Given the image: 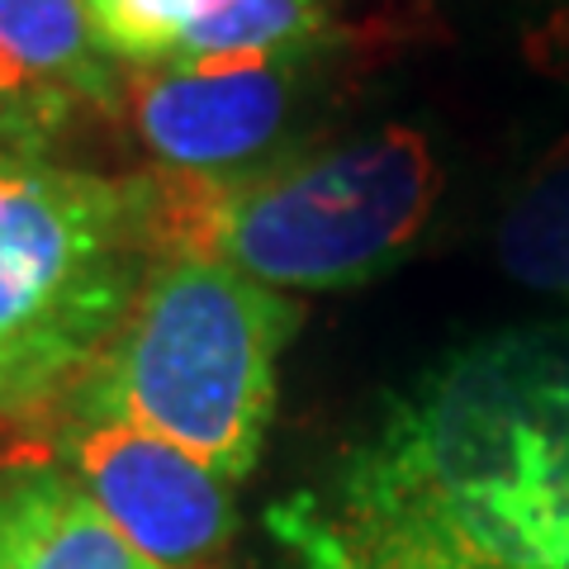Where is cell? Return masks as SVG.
<instances>
[{
    "label": "cell",
    "instance_id": "cell-12",
    "mask_svg": "<svg viewBox=\"0 0 569 569\" xmlns=\"http://www.w3.org/2000/svg\"><path fill=\"white\" fill-rule=\"evenodd\" d=\"M71 110H77V104H67L62 96L24 81L14 67L0 62V157L43 162L52 138L67 129Z\"/></svg>",
    "mask_w": 569,
    "mask_h": 569
},
{
    "label": "cell",
    "instance_id": "cell-3",
    "mask_svg": "<svg viewBox=\"0 0 569 569\" xmlns=\"http://www.w3.org/2000/svg\"><path fill=\"white\" fill-rule=\"evenodd\" d=\"M299 305L204 257L157 261L104 356L71 389V418H123L228 485L252 475L280 399Z\"/></svg>",
    "mask_w": 569,
    "mask_h": 569
},
{
    "label": "cell",
    "instance_id": "cell-1",
    "mask_svg": "<svg viewBox=\"0 0 569 569\" xmlns=\"http://www.w3.org/2000/svg\"><path fill=\"white\" fill-rule=\"evenodd\" d=\"M266 527L295 569H569V332L437 356Z\"/></svg>",
    "mask_w": 569,
    "mask_h": 569
},
{
    "label": "cell",
    "instance_id": "cell-4",
    "mask_svg": "<svg viewBox=\"0 0 569 569\" xmlns=\"http://www.w3.org/2000/svg\"><path fill=\"white\" fill-rule=\"evenodd\" d=\"M152 266L138 176L0 157V408L71 395Z\"/></svg>",
    "mask_w": 569,
    "mask_h": 569
},
{
    "label": "cell",
    "instance_id": "cell-5",
    "mask_svg": "<svg viewBox=\"0 0 569 569\" xmlns=\"http://www.w3.org/2000/svg\"><path fill=\"white\" fill-rule=\"evenodd\" d=\"M332 43L276 58H167L138 67L123 77V110L142 148L171 171H257L295 152V119L313 104Z\"/></svg>",
    "mask_w": 569,
    "mask_h": 569
},
{
    "label": "cell",
    "instance_id": "cell-13",
    "mask_svg": "<svg viewBox=\"0 0 569 569\" xmlns=\"http://www.w3.org/2000/svg\"><path fill=\"white\" fill-rule=\"evenodd\" d=\"M531 58H537V67L556 71V77H569V10L550 14V20L531 33Z\"/></svg>",
    "mask_w": 569,
    "mask_h": 569
},
{
    "label": "cell",
    "instance_id": "cell-8",
    "mask_svg": "<svg viewBox=\"0 0 569 569\" xmlns=\"http://www.w3.org/2000/svg\"><path fill=\"white\" fill-rule=\"evenodd\" d=\"M0 62L67 104H123V77L96 39L86 0H0Z\"/></svg>",
    "mask_w": 569,
    "mask_h": 569
},
{
    "label": "cell",
    "instance_id": "cell-9",
    "mask_svg": "<svg viewBox=\"0 0 569 569\" xmlns=\"http://www.w3.org/2000/svg\"><path fill=\"white\" fill-rule=\"evenodd\" d=\"M498 261L531 290L569 299V133L531 162L498 223Z\"/></svg>",
    "mask_w": 569,
    "mask_h": 569
},
{
    "label": "cell",
    "instance_id": "cell-6",
    "mask_svg": "<svg viewBox=\"0 0 569 569\" xmlns=\"http://www.w3.org/2000/svg\"><path fill=\"white\" fill-rule=\"evenodd\" d=\"M67 451L86 493L157 569H219L233 537L228 479L123 418H71Z\"/></svg>",
    "mask_w": 569,
    "mask_h": 569
},
{
    "label": "cell",
    "instance_id": "cell-11",
    "mask_svg": "<svg viewBox=\"0 0 569 569\" xmlns=\"http://www.w3.org/2000/svg\"><path fill=\"white\" fill-rule=\"evenodd\" d=\"M86 10L100 48L129 67L176 58L190 24V0H86Z\"/></svg>",
    "mask_w": 569,
    "mask_h": 569
},
{
    "label": "cell",
    "instance_id": "cell-7",
    "mask_svg": "<svg viewBox=\"0 0 569 569\" xmlns=\"http://www.w3.org/2000/svg\"><path fill=\"white\" fill-rule=\"evenodd\" d=\"M0 569H157L77 475L39 456L0 466Z\"/></svg>",
    "mask_w": 569,
    "mask_h": 569
},
{
    "label": "cell",
    "instance_id": "cell-10",
    "mask_svg": "<svg viewBox=\"0 0 569 569\" xmlns=\"http://www.w3.org/2000/svg\"><path fill=\"white\" fill-rule=\"evenodd\" d=\"M332 43L328 0H190L176 58H276Z\"/></svg>",
    "mask_w": 569,
    "mask_h": 569
},
{
    "label": "cell",
    "instance_id": "cell-2",
    "mask_svg": "<svg viewBox=\"0 0 569 569\" xmlns=\"http://www.w3.org/2000/svg\"><path fill=\"white\" fill-rule=\"evenodd\" d=\"M142 213L157 261L204 257L266 290H356L413 252L447 186L413 123L284 152L238 176L142 171Z\"/></svg>",
    "mask_w": 569,
    "mask_h": 569
}]
</instances>
